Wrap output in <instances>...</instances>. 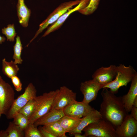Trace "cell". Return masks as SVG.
<instances>
[{
	"label": "cell",
	"mask_w": 137,
	"mask_h": 137,
	"mask_svg": "<svg viewBox=\"0 0 137 137\" xmlns=\"http://www.w3.org/2000/svg\"><path fill=\"white\" fill-rule=\"evenodd\" d=\"M102 89L101 93L102 101L99 111L102 119L116 127L121 124L128 113L126 111L121 96H116L108 88Z\"/></svg>",
	"instance_id": "6da1fadb"
},
{
	"label": "cell",
	"mask_w": 137,
	"mask_h": 137,
	"mask_svg": "<svg viewBox=\"0 0 137 137\" xmlns=\"http://www.w3.org/2000/svg\"><path fill=\"white\" fill-rule=\"evenodd\" d=\"M58 90L59 89H57L45 93L35 98V109L29 119L30 123H34L37 119L50 111Z\"/></svg>",
	"instance_id": "7a4b0ae2"
},
{
	"label": "cell",
	"mask_w": 137,
	"mask_h": 137,
	"mask_svg": "<svg viewBox=\"0 0 137 137\" xmlns=\"http://www.w3.org/2000/svg\"><path fill=\"white\" fill-rule=\"evenodd\" d=\"M116 75L114 80L108 84L105 85L103 88H109L114 94L117 92L122 87H126L128 84L131 82L137 72L133 67L130 65L126 66L123 64L116 66Z\"/></svg>",
	"instance_id": "3957f363"
},
{
	"label": "cell",
	"mask_w": 137,
	"mask_h": 137,
	"mask_svg": "<svg viewBox=\"0 0 137 137\" xmlns=\"http://www.w3.org/2000/svg\"><path fill=\"white\" fill-rule=\"evenodd\" d=\"M82 131L85 137H116L115 127L110 122L102 118L88 125Z\"/></svg>",
	"instance_id": "277c9868"
},
{
	"label": "cell",
	"mask_w": 137,
	"mask_h": 137,
	"mask_svg": "<svg viewBox=\"0 0 137 137\" xmlns=\"http://www.w3.org/2000/svg\"><path fill=\"white\" fill-rule=\"evenodd\" d=\"M81 0H76L61 3L48 15L39 25V28L29 43L48 26L55 22L63 14L69 9L78 5Z\"/></svg>",
	"instance_id": "5b68a950"
},
{
	"label": "cell",
	"mask_w": 137,
	"mask_h": 137,
	"mask_svg": "<svg viewBox=\"0 0 137 137\" xmlns=\"http://www.w3.org/2000/svg\"><path fill=\"white\" fill-rule=\"evenodd\" d=\"M37 90L32 83L29 84L24 93L19 96L14 100L6 115L8 119L13 118L15 114L24 107L30 100L37 96Z\"/></svg>",
	"instance_id": "8992f818"
},
{
	"label": "cell",
	"mask_w": 137,
	"mask_h": 137,
	"mask_svg": "<svg viewBox=\"0 0 137 137\" xmlns=\"http://www.w3.org/2000/svg\"><path fill=\"white\" fill-rule=\"evenodd\" d=\"M15 93L12 86L0 75V112L6 114L15 99Z\"/></svg>",
	"instance_id": "52a82bcc"
},
{
	"label": "cell",
	"mask_w": 137,
	"mask_h": 137,
	"mask_svg": "<svg viewBox=\"0 0 137 137\" xmlns=\"http://www.w3.org/2000/svg\"><path fill=\"white\" fill-rule=\"evenodd\" d=\"M115 130L116 137H135L137 134V121L128 114Z\"/></svg>",
	"instance_id": "ba28073f"
},
{
	"label": "cell",
	"mask_w": 137,
	"mask_h": 137,
	"mask_svg": "<svg viewBox=\"0 0 137 137\" xmlns=\"http://www.w3.org/2000/svg\"><path fill=\"white\" fill-rule=\"evenodd\" d=\"M76 93L67 87L63 86L60 87L59 89L51 110L63 109L76 100Z\"/></svg>",
	"instance_id": "9c48e42d"
},
{
	"label": "cell",
	"mask_w": 137,
	"mask_h": 137,
	"mask_svg": "<svg viewBox=\"0 0 137 137\" xmlns=\"http://www.w3.org/2000/svg\"><path fill=\"white\" fill-rule=\"evenodd\" d=\"M94 109L89 104L75 100L63 109L65 115L81 118L90 113Z\"/></svg>",
	"instance_id": "30bf717a"
},
{
	"label": "cell",
	"mask_w": 137,
	"mask_h": 137,
	"mask_svg": "<svg viewBox=\"0 0 137 137\" xmlns=\"http://www.w3.org/2000/svg\"><path fill=\"white\" fill-rule=\"evenodd\" d=\"M104 86L92 79L81 82L80 90L83 96L82 101L89 104L90 102L96 99L99 91Z\"/></svg>",
	"instance_id": "8fae6325"
},
{
	"label": "cell",
	"mask_w": 137,
	"mask_h": 137,
	"mask_svg": "<svg viewBox=\"0 0 137 137\" xmlns=\"http://www.w3.org/2000/svg\"><path fill=\"white\" fill-rule=\"evenodd\" d=\"M116 66L111 65L108 67L102 66L94 72L92 76V79L98 84L104 85L109 83L115 78Z\"/></svg>",
	"instance_id": "7c38bea8"
},
{
	"label": "cell",
	"mask_w": 137,
	"mask_h": 137,
	"mask_svg": "<svg viewBox=\"0 0 137 137\" xmlns=\"http://www.w3.org/2000/svg\"><path fill=\"white\" fill-rule=\"evenodd\" d=\"M90 0H81L79 3L75 7L68 10L61 16L55 22L48 27L47 29L42 36L45 37L50 33L59 29L64 22L72 13L83 9L86 7Z\"/></svg>",
	"instance_id": "4fadbf2b"
},
{
	"label": "cell",
	"mask_w": 137,
	"mask_h": 137,
	"mask_svg": "<svg viewBox=\"0 0 137 137\" xmlns=\"http://www.w3.org/2000/svg\"><path fill=\"white\" fill-rule=\"evenodd\" d=\"M131 82L130 87L128 92L121 97L125 108L127 113L130 112L134 101L137 97V72Z\"/></svg>",
	"instance_id": "5bb4252c"
},
{
	"label": "cell",
	"mask_w": 137,
	"mask_h": 137,
	"mask_svg": "<svg viewBox=\"0 0 137 137\" xmlns=\"http://www.w3.org/2000/svg\"><path fill=\"white\" fill-rule=\"evenodd\" d=\"M65 115L63 109H52L37 119L33 123L36 127L43 126L58 121Z\"/></svg>",
	"instance_id": "9a60e30c"
},
{
	"label": "cell",
	"mask_w": 137,
	"mask_h": 137,
	"mask_svg": "<svg viewBox=\"0 0 137 137\" xmlns=\"http://www.w3.org/2000/svg\"><path fill=\"white\" fill-rule=\"evenodd\" d=\"M101 118L102 117L99 111L94 109L88 114L82 118L81 121L78 126L69 133L73 134L76 132L82 133V130L86 126Z\"/></svg>",
	"instance_id": "2e32d148"
},
{
	"label": "cell",
	"mask_w": 137,
	"mask_h": 137,
	"mask_svg": "<svg viewBox=\"0 0 137 137\" xmlns=\"http://www.w3.org/2000/svg\"><path fill=\"white\" fill-rule=\"evenodd\" d=\"M16 9L20 24L24 27H27L31 11L25 4L24 0H18Z\"/></svg>",
	"instance_id": "e0dca14e"
},
{
	"label": "cell",
	"mask_w": 137,
	"mask_h": 137,
	"mask_svg": "<svg viewBox=\"0 0 137 137\" xmlns=\"http://www.w3.org/2000/svg\"><path fill=\"white\" fill-rule=\"evenodd\" d=\"M81 119L65 115L58 122L66 132L69 133L78 126Z\"/></svg>",
	"instance_id": "ac0fdd59"
},
{
	"label": "cell",
	"mask_w": 137,
	"mask_h": 137,
	"mask_svg": "<svg viewBox=\"0 0 137 137\" xmlns=\"http://www.w3.org/2000/svg\"><path fill=\"white\" fill-rule=\"evenodd\" d=\"M19 68L17 64L12 60L7 61L5 58L2 60V71L7 77L10 78L12 76L16 75Z\"/></svg>",
	"instance_id": "d6986e66"
},
{
	"label": "cell",
	"mask_w": 137,
	"mask_h": 137,
	"mask_svg": "<svg viewBox=\"0 0 137 137\" xmlns=\"http://www.w3.org/2000/svg\"><path fill=\"white\" fill-rule=\"evenodd\" d=\"M43 127L55 137H66V133L58 121L43 125Z\"/></svg>",
	"instance_id": "ffe728a7"
},
{
	"label": "cell",
	"mask_w": 137,
	"mask_h": 137,
	"mask_svg": "<svg viewBox=\"0 0 137 137\" xmlns=\"http://www.w3.org/2000/svg\"><path fill=\"white\" fill-rule=\"evenodd\" d=\"M5 137H24V131H22L13 122H10L8 126L4 130Z\"/></svg>",
	"instance_id": "44dd1931"
},
{
	"label": "cell",
	"mask_w": 137,
	"mask_h": 137,
	"mask_svg": "<svg viewBox=\"0 0 137 137\" xmlns=\"http://www.w3.org/2000/svg\"><path fill=\"white\" fill-rule=\"evenodd\" d=\"M23 49L20 37L17 36L16 38V42L13 46L14 53L13 58L14 62L16 64H21L23 60L21 56Z\"/></svg>",
	"instance_id": "7402d4cb"
},
{
	"label": "cell",
	"mask_w": 137,
	"mask_h": 137,
	"mask_svg": "<svg viewBox=\"0 0 137 137\" xmlns=\"http://www.w3.org/2000/svg\"><path fill=\"white\" fill-rule=\"evenodd\" d=\"M13 118L14 124L22 131H24L30 123L27 118L19 112L15 114Z\"/></svg>",
	"instance_id": "603a6c76"
},
{
	"label": "cell",
	"mask_w": 137,
	"mask_h": 137,
	"mask_svg": "<svg viewBox=\"0 0 137 137\" xmlns=\"http://www.w3.org/2000/svg\"><path fill=\"white\" fill-rule=\"evenodd\" d=\"M34 98L28 101L18 112L23 115L29 120L32 116L35 107Z\"/></svg>",
	"instance_id": "cb8c5ba5"
},
{
	"label": "cell",
	"mask_w": 137,
	"mask_h": 137,
	"mask_svg": "<svg viewBox=\"0 0 137 137\" xmlns=\"http://www.w3.org/2000/svg\"><path fill=\"white\" fill-rule=\"evenodd\" d=\"M100 0H90L89 4L85 7L78 11L81 13L89 15L93 13L98 7Z\"/></svg>",
	"instance_id": "d4e9b609"
},
{
	"label": "cell",
	"mask_w": 137,
	"mask_h": 137,
	"mask_svg": "<svg viewBox=\"0 0 137 137\" xmlns=\"http://www.w3.org/2000/svg\"><path fill=\"white\" fill-rule=\"evenodd\" d=\"M2 33L6 36L8 41L12 42L14 41L16 33L14 24H8L7 27L2 29Z\"/></svg>",
	"instance_id": "484cf974"
},
{
	"label": "cell",
	"mask_w": 137,
	"mask_h": 137,
	"mask_svg": "<svg viewBox=\"0 0 137 137\" xmlns=\"http://www.w3.org/2000/svg\"><path fill=\"white\" fill-rule=\"evenodd\" d=\"M37 127L29 123L24 131L25 137H43Z\"/></svg>",
	"instance_id": "4316f807"
},
{
	"label": "cell",
	"mask_w": 137,
	"mask_h": 137,
	"mask_svg": "<svg viewBox=\"0 0 137 137\" xmlns=\"http://www.w3.org/2000/svg\"><path fill=\"white\" fill-rule=\"evenodd\" d=\"M10 79L15 89L17 92L20 91L22 89V84L19 78L16 75H15L12 77Z\"/></svg>",
	"instance_id": "83f0119b"
},
{
	"label": "cell",
	"mask_w": 137,
	"mask_h": 137,
	"mask_svg": "<svg viewBox=\"0 0 137 137\" xmlns=\"http://www.w3.org/2000/svg\"><path fill=\"white\" fill-rule=\"evenodd\" d=\"M38 129L43 137H55L43 126H39Z\"/></svg>",
	"instance_id": "f1b7e54d"
},
{
	"label": "cell",
	"mask_w": 137,
	"mask_h": 137,
	"mask_svg": "<svg viewBox=\"0 0 137 137\" xmlns=\"http://www.w3.org/2000/svg\"><path fill=\"white\" fill-rule=\"evenodd\" d=\"M130 112L131 115L134 119L137 121V107L132 106Z\"/></svg>",
	"instance_id": "f546056e"
},
{
	"label": "cell",
	"mask_w": 137,
	"mask_h": 137,
	"mask_svg": "<svg viewBox=\"0 0 137 137\" xmlns=\"http://www.w3.org/2000/svg\"><path fill=\"white\" fill-rule=\"evenodd\" d=\"M82 133L76 132L73 134L75 137H85L84 134L82 135Z\"/></svg>",
	"instance_id": "4dcf8cb0"
},
{
	"label": "cell",
	"mask_w": 137,
	"mask_h": 137,
	"mask_svg": "<svg viewBox=\"0 0 137 137\" xmlns=\"http://www.w3.org/2000/svg\"><path fill=\"white\" fill-rule=\"evenodd\" d=\"M6 38L3 36H1L0 35V44H2L6 40Z\"/></svg>",
	"instance_id": "1f68e13d"
},
{
	"label": "cell",
	"mask_w": 137,
	"mask_h": 137,
	"mask_svg": "<svg viewBox=\"0 0 137 137\" xmlns=\"http://www.w3.org/2000/svg\"><path fill=\"white\" fill-rule=\"evenodd\" d=\"M133 106L137 107V97L135 98L134 101Z\"/></svg>",
	"instance_id": "d6a6232c"
},
{
	"label": "cell",
	"mask_w": 137,
	"mask_h": 137,
	"mask_svg": "<svg viewBox=\"0 0 137 137\" xmlns=\"http://www.w3.org/2000/svg\"><path fill=\"white\" fill-rule=\"evenodd\" d=\"M2 114V113L0 112V118L1 117V116Z\"/></svg>",
	"instance_id": "836d02e7"
}]
</instances>
